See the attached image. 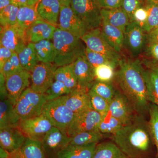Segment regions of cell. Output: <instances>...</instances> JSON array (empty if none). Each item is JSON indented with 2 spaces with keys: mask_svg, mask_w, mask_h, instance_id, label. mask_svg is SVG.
Masks as SVG:
<instances>
[{
  "mask_svg": "<svg viewBox=\"0 0 158 158\" xmlns=\"http://www.w3.org/2000/svg\"><path fill=\"white\" fill-rule=\"evenodd\" d=\"M116 66L109 64L99 65L94 68L95 81L113 82L116 76Z\"/></svg>",
  "mask_w": 158,
  "mask_h": 158,
  "instance_id": "74e56055",
  "label": "cell"
},
{
  "mask_svg": "<svg viewBox=\"0 0 158 158\" xmlns=\"http://www.w3.org/2000/svg\"><path fill=\"white\" fill-rule=\"evenodd\" d=\"M27 137L19 127H11L0 129L1 147L11 153L20 148Z\"/></svg>",
  "mask_w": 158,
  "mask_h": 158,
  "instance_id": "ac0fdd59",
  "label": "cell"
},
{
  "mask_svg": "<svg viewBox=\"0 0 158 158\" xmlns=\"http://www.w3.org/2000/svg\"><path fill=\"white\" fill-rule=\"evenodd\" d=\"M19 150L23 158H47L41 141L27 138Z\"/></svg>",
  "mask_w": 158,
  "mask_h": 158,
  "instance_id": "1f68e13d",
  "label": "cell"
},
{
  "mask_svg": "<svg viewBox=\"0 0 158 158\" xmlns=\"http://www.w3.org/2000/svg\"><path fill=\"white\" fill-rule=\"evenodd\" d=\"M74 72L78 87L89 90L95 81L94 68L87 60L85 55L79 57L73 62Z\"/></svg>",
  "mask_w": 158,
  "mask_h": 158,
  "instance_id": "d6986e66",
  "label": "cell"
},
{
  "mask_svg": "<svg viewBox=\"0 0 158 158\" xmlns=\"http://www.w3.org/2000/svg\"><path fill=\"white\" fill-rule=\"evenodd\" d=\"M142 6H143L142 0H122L121 8L127 15L130 21L132 22L134 11Z\"/></svg>",
  "mask_w": 158,
  "mask_h": 158,
  "instance_id": "f6af8a7d",
  "label": "cell"
},
{
  "mask_svg": "<svg viewBox=\"0 0 158 158\" xmlns=\"http://www.w3.org/2000/svg\"><path fill=\"white\" fill-rule=\"evenodd\" d=\"M114 81L129 100L138 115L145 117L148 114V99L145 69L137 59H122L118 62Z\"/></svg>",
  "mask_w": 158,
  "mask_h": 158,
  "instance_id": "6da1fadb",
  "label": "cell"
},
{
  "mask_svg": "<svg viewBox=\"0 0 158 158\" xmlns=\"http://www.w3.org/2000/svg\"><path fill=\"white\" fill-rule=\"evenodd\" d=\"M14 52L7 48L0 46V69H2L5 63L11 58Z\"/></svg>",
  "mask_w": 158,
  "mask_h": 158,
  "instance_id": "c3c4849f",
  "label": "cell"
},
{
  "mask_svg": "<svg viewBox=\"0 0 158 158\" xmlns=\"http://www.w3.org/2000/svg\"><path fill=\"white\" fill-rule=\"evenodd\" d=\"M124 48L131 56L138 59L144 50L147 40V33L135 22H131L126 28Z\"/></svg>",
  "mask_w": 158,
  "mask_h": 158,
  "instance_id": "52a82bcc",
  "label": "cell"
},
{
  "mask_svg": "<svg viewBox=\"0 0 158 158\" xmlns=\"http://www.w3.org/2000/svg\"><path fill=\"white\" fill-rule=\"evenodd\" d=\"M11 153L8 152L7 150L2 147L0 148V158H9Z\"/></svg>",
  "mask_w": 158,
  "mask_h": 158,
  "instance_id": "816d5d0a",
  "label": "cell"
},
{
  "mask_svg": "<svg viewBox=\"0 0 158 158\" xmlns=\"http://www.w3.org/2000/svg\"><path fill=\"white\" fill-rule=\"evenodd\" d=\"M40 0H27L28 6H35Z\"/></svg>",
  "mask_w": 158,
  "mask_h": 158,
  "instance_id": "9f6ffc18",
  "label": "cell"
},
{
  "mask_svg": "<svg viewBox=\"0 0 158 158\" xmlns=\"http://www.w3.org/2000/svg\"><path fill=\"white\" fill-rule=\"evenodd\" d=\"M100 29L103 37L109 45L118 53H121L124 48V34L123 31L104 21H102Z\"/></svg>",
  "mask_w": 158,
  "mask_h": 158,
  "instance_id": "7402d4cb",
  "label": "cell"
},
{
  "mask_svg": "<svg viewBox=\"0 0 158 158\" xmlns=\"http://www.w3.org/2000/svg\"><path fill=\"white\" fill-rule=\"evenodd\" d=\"M61 7L59 0H40L36 6L41 19L57 28Z\"/></svg>",
  "mask_w": 158,
  "mask_h": 158,
  "instance_id": "44dd1931",
  "label": "cell"
},
{
  "mask_svg": "<svg viewBox=\"0 0 158 158\" xmlns=\"http://www.w3.org/2000/svg\"><path fill=\"white\" fill-rule=\"evenodd\" d=\"M148 15V11L145 6L139 7L133 13L132 21L135 22L143 27L147 21Z\"/></svg>",
  "mask_w": 158,
  "mask_h": 158,
  "instance_id": "bcb514c9",
  "label": "cell"
},
{
  "mask_svg": "<svg viewBox=\"0 0 158 158\" xmlns=\"http://www.w3.org/2000/svg\"><path fill=\"white\" fill-rule=\"evenodd\" d=\"M62 6H70L71 0H59Z\"/></svg>",
  "mask_w": 158,
  "mask_h": 158,
  "instance_id": "11a10c76",
  "label": "cell"
},
{
  "mask_svg": "<svg viewBox=\"0 0 158 158\" xmlns=\"http://www.w3.org/2000/svg\"><path fill=\"white\" fill-rule=\"evenodd\" d=\"M19 7L14 5H9L0 10L1 27L15 25L17 24V15Z\"/></svg>",
  "mask_w": 158,
  "mask_h": 158,
  "instance_id": "60d3db41",
  "label": "cell"
},
{
  "mask_svg": "<svg viewBox=\"0 0 158 158\" xmlns=\"http://www.w3.org/2000/svg\"><path fill=\"white\" fill-rule=\"evenodd\" d=\"M71 137L65 131L53 127L43 139V147L47 158H56L60 152L70 143Z\"/></svg>",
  "mask_w": 158,
  "mask_h": 158,
  "instance_id": "9a60e30c",
  "label": "cell"
},
{
  "mask_svg": "<svg viewBox=\"0 0 158 158\" xmlns=\"http://www.w3.org/2000/svg\"><path fill=\"white\" fill-rule=\"evenodd\" d=\"M19 127L27 138L41 141L53 126L48 118L41 114L34 118L21 120Z\"/></svg>",
  "mask_w": 158,
  "mask_h": 158,
  "instance_id": "5bb4252c",
  "label": "cell"
},
{
  "mask_svg": "<svg viewBox=\"0 0 158 158\" xmlns=\"http://www.w3.org/2000/svg\"><path fill=\"white\" fill-rule=\"evenodd\" d=\"M28 43L26 31L17 24L1 26L0 46L7 48L18 54Z\"/></svg>",
  "mask_w": 158,
  "mask_h": 158,
  "instance_id": "4fadbf2b",
  "label": "cell"
},
{
  "mask_svg": "<svg viewBox=\"0 0 158 158\" xmlns=\"http://www.w3.org/2000/svg\"><path fill=\"white\" fill-rule=\"evenodd\" d=\"M31 85V73L23 69L6 78L5 86L8 98L15 106L20 96Z\"/></svg>",
  "mask_w": 158,
  "mask_h": 158,
  "instance_id": "2e32d148",
  "label": "cell"
},
{
  "mask_svg": "<svg viewBox=\"0 0 158 158\" xmlns=\"http://www.w3.org/2000/svg\"><path fill=\"white\" fill-rule=\"evenodd\" d=\"M42 115L48 118L53 127L66 132L76 114L59 98L48 101L44 107Z\"/></svg>",
  "mask_w": 158,
  "mask_h": 158,
  "instance_id": "5b68a950",
  "label": "cell"
},
{
  "mask_svg": "<svg viewBox=\"0 0 158 158\" xmlns=\"http://www.w3.org/2000/svg\"><path fill=\"white\" fill-rule=\"evenodd\" d=\"M156 158H158L157 157H156Z\"/></svg>",
  "mask_w": 158,
  "mask_h": 158,
  "instance_id": "680465c9",
  "label": "cell"
},
{
  "mask_svg": "<svg viewBox=\"0 0 158 158\" xmlns=\"http://www.w3.org/2000/svg\"><path fill=\"white\" fill-rule=\"evenodd\" d=\"M93 158H129L113 141L97 144Z\"/></svg>",
  "mask_w": 158,
  "mask_h": 158,
  "instance_id": "83f0119b",
  "label": "cell"
},
{
  "mask_svg": "<svg viewBox=\"0 0 158 158\" xmlns=\"http://www.w3.org/2000/svg\"><path fill=\"white\" fill-rule=\"evenodd\" d=\"M138 59L146 69L158 71V43L147 40L142 54Z\"/></svg>",
  "mask_w": 158,
  "mask_h": 158,
  "instance_id": "484cf974",
  "label": "cell"
},
{
  "mask_svg": "<svg viewBox=\"0 0 158 158\" xmlns=\"http://www.w3.org/2000/svg\"><path fill=\"white\" fill-rule=\"evenodd\" d=\"M147 40L158 43V26L147 33Z\"/></svg>",
  "mask_w": 158,
  "mask_h": 158,
  "instance_id": "681fc988",
  "label": "cell"
},
{
  "mask_svg": "<svg viewBox=\"0 0 158 158\" xmlns=\"http://www.w3.org/2000/svg\"><path fill=\"white\" fill-rule=\"evenodd\" d=\"M148 11V18L143 28L147 33L158 26V1H146L145 6Z\"/></svg>",
  "mask_w": 158,
  "mask_h": 158,
  "instance_id": "f35d334b",
  "label": "cell"
},
{
  "mask_svg": "<svg viewBox=\"0 0 158 158\" xmlns=\"http://www.w3.org/2000/svg\"><path fill=\"white\" fill-rule=\"evenodd\" d=\"M58 28L81 38L89 31L87 26L70 6H61Z\"/></svg>",
  "mask_w": 158,
  "mask_h": 158,
  "instance_id": "8fae6325",
  "label": "cell"
},
{
  "mask_svg": "<svg viewBox=\"0 0 158 158\" xmlns=\"http://www.w3.org/2000/svg\"><path fill=\"white\" fill-rule=\"evenodd\" d=\"M158 0H147V1H149V2H154V1H157Z\"/></svg>",
  "mask_w": 158,
  "mask_h": 158,
  "instance_id": "6f0895ef",
  "label": "cell"
},
{
  "mask_svg": "<svg viewBox=\"0 0 158 158\" xmlns=\"http://www.w3.org/2000/svg\"><path fill=\"white\" fill-rule=\"evenodd\" d=\"M124 125L118 119L108 114L103 116L98 126V130L104 135L114 134L123 127Z\"/></svg>",
  "mask_w": 158,
  "mask_h": 158,
  "instance_id": "e575fe53",
  "label": "cell"
},
{
  "mask_svg": "<svg viewBox=\"0 0 158 158\" xmlns=\"http://www.w3.org/2000/svg\"><path fill=\"white\" fill-rule=\"evenodd\" d=\"M57 68L54 63L40 62L31 72L30 88L38 93L45 94L55 81Z\"/></svg>",
  "mask_w": 158,
  "mask_h": 158,
  "instance_id": "ba28073f",
  "label": "cell"
},
{
  "mask_svg": "<svg viewBox=\"0 0 158 158\" xmlns=\"http://www.w3.org/2000/svg\"><path fill=\"white\" fill-rule=\"evenodd\" d=\"M109 114L124 125L131 123L138 115L129 100L118 89L110 102Z\"/></svg>",
  "mask_w": 158,
  "mask_h": 158,
  "instance_id": "9c48e42d",
  "label": "cell"
},
{
  "mask_svg": "<svg viewBox=\"0 0 158 158\" xmlns=\"http://www.w3.org/2000/svg\"><path fill=\"white\" fill-rule=\"evenodd\" d=\"M70 7L89 30L100 28L102 8L98 0H71Z\"/></svg>",
  "mask_w": 158,
  "mask_h": 158,
  "instance_id": "8992f818",
  "label": "cell"
},
{
  "mask_svg": "<svg viewBox=\"0 0 158 158\" xmlns=\"http://www.w3.org/2000/svg\"><path fill=\"white\" fill-rule=\"evenodd\" d=\"M149 103L158 106V71L145 69Z\"/></svg>",
  "mask_w": 158,
  "mask_h": 158,
  "instance_id": "836d02e7",
  "label": "cell"
},
{
  "mask_svg": "<svg viewBox=\"0 0 158 158\" xmlns=\"http://www.w3.org/2000/svg\"><path fill=\"white\" fill-rule=\"evenodd\" d=\"M89 90L78 87L70 93L60 98L63 103L74 113L76 114H79L91 109L88 94Z\"/></svg>",
  "mask_w": 158,
  "mask_h": 158,
  "instance_id": "e0dca14e",
  "label": "cell"
},
{
  "mask_svg": "<svg viewBox=\"0 0 158 158\" xmlns=\"http://www.w3.org/2000/svg\"><path fill=\"white\" fill-rule=\"evenodd\" d=\"M71 92L62 82L55 80L46 92L48 101L52 100Z\"/></svg>",
  "mask_w": 158,
  "mask_h": 158,
  "instance_id": "ee69618b",
  "label": "cell"
},
{
  "mask_svg": "<svg viewBox=\"0 0 158 158\" xmlns=\"http://www.w3.org/2000/svg\"><path fill=\"white\" fill-rule=\"evenodd\" d=\"M122 0H98L102 9H116L121 8Z\"/></svg>",
  "mask_w": 158,
  "mask_h": 158,
  "instance_id": "7dc6e473",
  "label": "cell"
},
{
  "mask_svg": "<svg viewBox=\"0 0 158 158\" xmlns=\"http://www.w3.org/2000/svg\"><path fill=\"white\" fill-rule=\"evenodd\" d=\"M57 28L43 20L38 21L26 31L28 42L34 44L45 40H52Z\"/></svg>",
  "mask_w": 158,
  "mask_h": 158,
  "instance_id": "ffe728a7",
  "label": "cell"
},
{
  "mask_svg": "<svg viewBox=\"0 0 158 158\" xmlns=\"http://www.w3.org/2000/svg\"><path fill=\"white\" fill-rule=\"evenodd\" d=\"M85 55L87 60L94 68L99 65L104 64H111L116 67H118V64L107 56L91 50L87 47Z\"/></svg>",
  "mask_w": 158,
  "mask_h": 158,
  "instance_id": "b9f144b4",
  "label": "cell"
},
{
  "mask_svg": "<svg viewBox=\"0 0 158 158\" xmlns=\"http://www.w3.org/2000/svg\"><path fill=\"white\" fill-rule=\"evenodd\" d=\"M97 144L86 145L69 144L60 152L56 158H93Z\"/></svg>",
  "mask_w": 158,
  "mask_h": 158,
  "instance_id": "d4e9b609",
  "label": "cell"
},
{
  "mask_svg": "<svg viewBox=\"0 0 158 158\" xmlns=\"http://www.w3.org/2000/svg\"><path fill=\"white\" fill-rule=\"evenodd\" d=\"M11 153L9 158H23L19 150Z\"/></svg>",
  "mask_w": 158,
  "mask_h": 158,
  "instance_id": "db71d44e",
  "label": "cell"
},
{
  "mask_svg": "<svg viewBox=\"0 0 158 158\" xmlns=\"http://www.w3.org/2000/svg\"><path fill=\"white\" fill-rule=\"evenodd\" d=\"M34 44L39 62L54 63L56 51L52 41L45 40Z\"/></svg>",
  "mask_w": 158,
  "mask_h": 158,
  "instance_id": "4dcf8cb0",
  "label": "cell"
},
{
  "mask_svg": "<svg viewBox=\"0 0 158 158\" xmlns=\"http://www.w3.org/2000/svg\"><path fill=\"white\" fill-rule=\"evenodd\" d=\"M91 109L104 116L109 113L110 102L94 93L91 89L88 91Z\"/></svg>",
  "mask_w": 158,
  "mask_h": 158,
  "instance_id": "ab89813d",
  "label": "cell"
},
{
  "mask_svg": "<svg viewBox=\"0 0 158 158\" xmlns=\"http://www.w3.org/2000/svg\"><path fill=\"white\" fill-rule=\"evenodd\" d=\"M40 20L42 19L40 17L35 6H23L19 9L16 24L25 31Z\"/></svg>",
  "mask_w": 158,
  "mask_h": 158,
  "instance_id": "4316f807",
  "label": "cell"
},
{
  "mask_svg": "<svg viewBox=\"0 0 158 158\" xmlns=\"http://www.w3.org/2000/svg\"><path fill=\"white\" fill-rule=\"evenodd\" d=\"M11 4H12L11 0H0V10H2Z\"/></svg>",
  "mask_w": 158,
  "mask_h": 158,
  "instance_id": "f5cc1de1",
  "label": "cell"
},
{
  "mask_svg": "<svg viewBox=\"0 0 158 158\" xmlns=\"http://www.w3.org/2000/svg\"><path fill=\"white\" fill-rule=\"evenodd\" d=\"M24 69L21 65L17 53L14 52L9 60L7 61L2 69L1 73L5 79L12 75L19 72Z\"/></svg>",
  "mask_w": 158,
  "mask_h": 158,
  "instance_id": "7bdbcfd3",
  "label": "cell"
},
{
  "mask_svg": "<svg viewBox=\"0 0 158 158\" xmlns=\"http://www.w3.org/2000/svg\"><path fill=\"white\" fill-rule=\"evenodd\" d=\"M102 21H104L120 29L124 33L131 21L129 18L121 8L116 9H102Z\"/></svg>",
  "mask_w": 158,
  "mask_h": 158,
  "instance_id": "cb8c5ba5",
  "label": "cell"
},
{
  "mask_svg": "<svg viewBox=\"0 0 158 158\" xmlns=\"http://www.w3.org/2000/svg\"><path fill=\"white\" fill-rule=\"evenodd\" d=\"M105 135L98 129L87 131L78 133L71 137L69 144L74 145H86L98 144Z\"/></svg>",
  "mask_w": 158,
  "mask_h": 158,
  "instance_id": "d6a6232c",
  "label": "cell"
},
{
  "mask_svg": "<svg viewBox=\"0 0 158 158\" xmlns=\"http://www.w3.org/2000/svg\"><path fill=\"white\" fill-rule=\"evenodd\" d=\"M17 55L23 69L31 73L40 62L32 43H29Z\"/></svg>",
  "mask_w": 158,
  "mask_h": 158,
  "instance_id": "f546056e",
  "label": "cell"
},
{
  "mask_svg": "<svg viewBox=\"0 0 158 158\" xmlns=\"http://www.w3.org/2000/svg\"><path fill=\"white\" fill-rule=\"evenodd\" d=\"M112 138L129 158H147L153 144L148 121L139 115L131 123L123 126Z\"/></svg>",
  "mask_w": 158,
  "mask_h": 158,
  "instance_id": "7a4b0ae2",
  "label": "cell"
},
{
  "mask_svg": "<svg viewBox=\"0 0 158 158\" xmlns=\"http://www.w3.org/2000/svg\"><path fill=\"white\" fill-rule=\"evenodd\" d=\"M21 119L9 99L0 102V129L7 127L19 126Z\"/></svg>",
  "mask_w": 158,
  "mask_h": 158,
  "instance_id": "603a6c76",
  "label": "cell"
},
{
  "mask_svg": "<svg viewBox=\"0 0 158 158\" xmlns=\"http://www.w3.org/2000/svg\"><path fill=\"white\" fill-rule=\"evenodd\" d=\"M86 47L103 54L118 64L121 55L111 47L102 35L100 28L89 30L81 37Z\"/></svg>",
  "mask_w": 158,
  "mask_h": 158,
  "instance_id": "30bf717a",
  "label": "cell"
},
{
  "mask_svg": "<svg viewBox=\"0 0 158 158\" xmlns=\"http://www.w3.org/2000/svg\"><path fill=\"white\" fill-rule=\"evenodd\" d=\"M52 41L56 51L54 63L58 67L73 63L85 55L86 46L81 38L66 31L57 28Z\"/></svg>",
  "mask_w": 158,
  "mask_h": 158,
  "instance_id": "3957f363",
  "label": "cell"
},
{
  "mask_svg": "<svg viewBox=\"0 0 158 158\" xmlns=\"http://www.w3.org/2000/svg\"><path fill=\"white\" fill-rule=\"evenodd\" d=\"M45 94L38 93L30 87L22 94L14 106L21 120L40 116L47 102Z\"/></svg>",
  "mask_w": 158,
  "mask_h": 158,
  "instance_id": "277c9868",
  "label": "cell"
},
{
  "mask_svg": "<svg viewBox=\"0 0 158 158\" xmlns=\"http://www.w3.org/2000/svg\"><path fill=\"white\" fill-rule=\"evenodd\" d=\"M148 114L149 118L148 121V130L152 139L153 143L155 145L158 158V106L150 103Z\"/></svg>",
  "mask_w": 158,
  "mask_h": 158,
  "instance_id": "d590c367",
  "label": "cell"
},
{
  "mask_svg": "<svg viewBox=\"0 0 158 158\" xmlns=\"http://www.w3.org/2000/svg\"><path fill=\"white\" fill-rule=\"evenodd\" d=\"M55 80L62 82L71 91L78 87L77 80L74 72L73 63L57 68Z\"/></svg>",
  "mask_w": 158,
  "mask_h": 158,
  "instance_id": "f1b7e54d",
  "label": "cell"
},
{
  "mask_svg": "<svg viewBox=\"0 0 158 158\" xmlns=\"http://www.w3.org/2000/svg\"><path fill=\"white\" fill-rule=\"evenodd\" d=\"M102 117L101 114L91 109L76 114L66 133L72 137L82 132L98 129Z\"/></svg>",
  "mask_w": 158,
  "mask_h": 158,
  "instance_id": "7c38bea8",
  "label": "cell"
},
{
  "mask_svg": "<svg viewBox=\"0 0 158 158\" xmlns=\"http://www.w3.org/2000/svg\"><path fill=\"white\" fill-rule=\"evenodd\" d=\"M11 4L18 7L28 6L27 0H11Z\"/></svg>",
  "mask_w": 158,
  "mask_h": 158,
  "instance_id": "f907efd6",
  "label": "cell"
},
{
  "mask_svg": "<svg viewBox=\"0 0 158 158\" xmlns=\"http://www.w3.org/2000/svg\"><path fill=\"white\" fill-rule=\"evenodd\" d=\"M90 89L110 103L115 95L117 89L113 82H103L95 81Z\"/></svg>",
  "mask_w": 158,
  "mask_h": 158,
  "instance_id": "8d00e7d4",
  "label": "cell"
}]
</instances>
